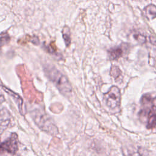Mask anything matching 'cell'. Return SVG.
Segmentation results:
<instances>
[{"mask_svg": "<svg viewBox=\"0 0 156 156\" xmlns=\"http://www.w3.org/2000/svg\"><path fill=\"white\" fill-rule=\"evenodd\" d=\"M18 136L15 133H12L5 141L0 144V154L4 153L14 154L18 150Z\"/></svg>", "mask_w": 156, "mask_h": 156, "instance_id": "4", "label": "cell"}, {"mask_svg": "<svg viewBox=\"0 0 156 156\" xmlns=\"http://www.w3.org/2000/svg\"><path fill=\"white\" fill-rule=\"evenodd\" d=\"M104 101L106 105L110 108H115L120 105L121 93L116 86H112L107 93L104 94Z\"/></svg>", "mask_w": 156, "mask_h": 156, "instance_id": "3", "label": "cell"}, {"mask_svg": "<svg viewBox=\"0 0 156 156\" xmlns=\"http://www.w3.org/2000/svg\"><path fill=\"white\" fill-rule=\"evenodd\" d=\"M62 36L66 46H68L71 43V32L68 26H65L62 30Z\"/></svg>", "mask_w": 156, "mask_h": 156, "instance_id": "8", "label": "cell"}, {"mask_svg": "<svg viewBox=\"0 0 156 156\" xmlns=\"http://www.w3.org/2000/svg\"><path fill=\"white\" fill-rule=\"evenodd\" d=\"M124 54V50L122 47H117L115 48H112L108 51V57L110 60H116L122 56Z\"/></svg>", "mask_w": 156, "mask_h": 156, "instance_id": "5", "label": "cell"}, {"mask_svg": "<svg viewBox=\"0 0 156 156\" xmlns=\"http://www.w3.org/2000/svg\"><path fill=\"white\" fill-rule=\"evenodd\" d=\"M4 100V99L3 95H2V94H1L0 93V102H2V101H3Z\"/></svg>", "mask_w": 156, "mask_h": 156, "instance_id": "14", "label": "cell"}, {"mask_svg": "<svg viewBox=\"0 0 156 156\" xmlns=\"http://www.w3.org/2000/svg\"><path fill=\"white\" fill-rule=\"evenodd\" d=\"M151 109L153 111H156V98H152L151 102Z\"/></svg>", "mask_w": 156, "mask_h": 156, "instance_id": "13", "label": "cell"}, {"mask_svg": "<svg viewBox=\"0 0 156 156\" xmlns=\"http://www.w3.org/2000/svg\"><path fill=\"white\" fill-rule=\"evenodd\" d=\"M110 75L115 79L116 81H117L118 79L121 77L122 72L118 66L113 65L110 69Z\"/></svg>", "mask_w": 156, "mask_h": 156, "instance_id": "9", "label": "cell"}, {"mask_svg": "<svg viewBox=\"0 0 156 156\" xmlns=\"http://www.w3.org/2000/svg\"><path fill=\"white\" fill-rule=\"evenodd\" d=\"M34 120L37 126L43 130L51 135L57 133L58 129L52 121V119L42 112L37 110L33 115Z\"/></svg>", "mask_w": 156, "mask_h": 156, "instance_id": "2", "label": "cell"}, {"mask_svg": "<svg viewBox=\"0 0 156 156\" xmlns=\"http://www.w3.org/2000/svg\"><path fill=\"white\" fill-rule=\"evenodd\" d=\"M4 90L7 92L13 98V99L15 100V101L16 102V103L17 104L18 106V108H19V110L20 112H22L23 111V107H22V105H23V100L21 99V98L17 94H15V93L12 92V91H10V90H9L8 88L4 87Z\"/></svg>", "mask_w": 156, "mask_h": 156, "instance_id": "7", "label": "cell"}, {"mask_svg": "<svg viewBox=\"0 0 156 156\" xmlns=\"http://www.w3.org/2000/svg\"><path fill=\"white\" fill-rule=\"evenodd\" d=\"M152 97L149 95V94H144V96H143L142 98H141V103L143 105H147L148 104H151V100H152Z\"/></svg>", "mask_w": 156, "mask_h": 156, "instance_id": "11", "label": "cell"}, {"mask_svg": "<svg viewBox=\"0 0 156 156\" xmlns=\"http://www.w3.org/2000/svg\"><path fill=\"white\" fill-rule=\"evenodd\" d=\"M46 76L55 84L56 88L61 93L68 95L72 91L71 85L66 78L62 73L52 66H46L44 68Z\"/></svg>", "mask_w": 156, "mask_h": 156, "instance_id": "1", "label": "cell"}, {"mask_svg": "<svg viewBox=\"0 0 156 156\" xmlns=\"http://www.w3.org/2000/svg\"><path fill=\"white\" fill-rule=\"evenodd\" d=\"M134 38L138 42H139L140 43H144L146 40L145 36H144L143 35H142L141 34H135L134 35Z\"/></svg>", "mask_w": 156, "mask_h": 156, "instance_id": "12", "label": "cell"}, {"mask_svg": "<svg viewBox=\"0 0 156 156\" xmlns=\"http://www.w3.org/2000/svg\"><path fill=\"white\" fill-rule=\"evenodd\" d=\"M147 127L148 129L156 127V114H152L149 116Z\"/></svg>", "mask_w": 156, "mask_h": 156, "instance_id": "10", "label": "cell"}, {"mask_svg": "<svg viewBox=\"0 0 156 156\" xmlns=\"http://www.w3.org/2000/svg\"><path fill=\"white\" fill-rule=\"evenodd\" d=\"M144 13L147 18L152 20L156 18V6L154 4H149L144 9Z\"/></svg>", "mask_w": 156, "mask_h": 156, "instance_id": "6", "label": "cell"}]
</instances>
